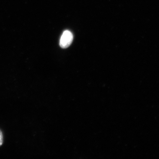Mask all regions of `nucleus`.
<instances>
[{
  "label": "nucleus",
  "mask_w": 159,
  "mask_h": 159,
  "mask_svg": "<svg viewBox=\"0 0 159 159\" xmlns=\"http://www.w3.org/2000/svg\"><path fill=\"white\" fill-rule=\"evenodd\" d=\"M73 35L70 31L66 30L64 31L60 40V46L62 48H68L72 43Z\"/></svg>",
  "instance_id": "1"
},
{
  "label": "nucleus",
  "mask_w": 159,
  "mask_h": 159,
  "mask_svg": "<svg viewBox=\"0 0 159 159\" xmlns=\"http://www.w3.org/2000/svg\"><path fill=\"white\" fill-rule=\"evenodd\" d=\"M3 143V135L2 132L0 130V147L2 145Z\"/></svg>",
  "instance_id": "2"
}]
</instances>
